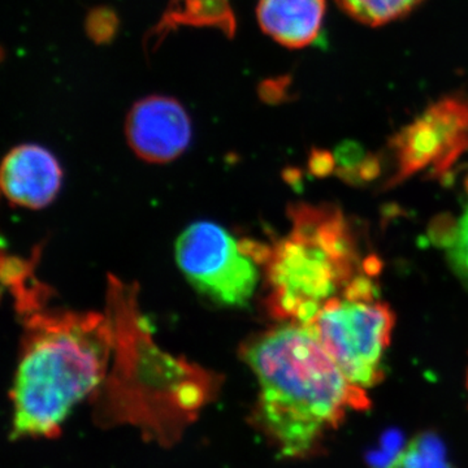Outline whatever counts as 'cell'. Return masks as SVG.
<instances>
[{
	"instance_id": "1",
	"label": "cell",
	"mask_w": 468,
	"mask_h": 468,
	"mask_svg": "<svg viewBox=\"0 0 468 468\" xmlns=\"http://www.w3.org/2000/svg\"><path fill=\"white\" fill-rule=\"evenodd\" d=\"M260 383L254 421L284 457L309 458L349 411L369 409L365 389L351 384L309 326L286 322L242 349Z\"/></svg>"
},
{
	"instance_id": "2",
	"label": "cell",
	"mask_w": 468,
	"mask_h": 468,
	"mask_svg": "<svg viewBox=\"0 0 468 468\" xmlns=\"http://www.w3.org/2000/svg\"><path fill=\"white\" fill-rule=\"evenodd\" d=\"M115 324L97 313L37 311L27 322L11 401L14 439H54L70 411L100 387Z\"/></svg>"
},
{
	"instance_id": "3",
	"label": "cell",
	"mask_w": 468,
	"mask_h": 468,
	"mask_svg": "<svg viewBox=\"0 0 468 468\" xmlns=\"http://www.w3.org/2000/svg\"><path fill=\"white\" fill-rule=\"evenodd\" d=\"M270 310L277 319L309 324L362 273L378 275L380 261L360 260L358 241L340 208L298 205L292 230L266 258Z\"/></svg>"
},
{
	"instance_id": "4",
	"label": "cell",
	"mask_w": 468,
	"mask_h": 468,
	"mask_svg": "<svg viewBox=\"0 0 468 468\" xmlns=\"http://www.w3.org/2000/svg\"><path fill=\"white\" fill-rule=\"evenodd\" d=\"M375 273L356 277L326 302L309 326L351 384L368 389L384 380V356L396 315L378 298Z\"/></svg>"
},
{
	"instance_id": "5",
	"label": "cell",
	"mask_w": 468,
	"mask_h": 468,
	"mask_svg": "<svg viewBox=\"0 0 468 468\" xmlns=\"http://www.w3.org/2000/svg\"><path fill=\"white\" fill-rule=\"evenodd\" d=\"M268 248L237 242L223 227L197 221L176 242L178 267L199 292L228 307H243L251 300L258 282V261H266Z\"/></svg>"
},
{
	"instance_id": "6",
	"label": "cell",
	"mask_w": 468,
	"mask_h": 468,
	"mask_svg": "<svg viewBox=\"0 0 468 468\" xmlns=\"http://www.w3.org/2000/svg\"><path fill=\"white\" fill-rule=\"evenodd\" d=\"M394 172L388 186L430 172L446 177L468 151V95L451 94L428 106L394 135Z\"/></svg>"
},
{
	"instance_id": "7",
	"label": "cell",
	"mask_w": 468,
	"mask_h": 468,
	"mask_svg": "<svg viewBox=\"0 0 468 468\" xmlns=\"http://www.w3.org/2000/svg\"><path fill=\"white\" fill-rule=\"evenodd\" d=\"M189 113L168 95L141 98L129 110L125 135L129 146L144 162L165 165L183 155L192 141Z\"/></svg>"
},
{
	"instance_id": "8",
	"label": "cell",
	"mask_w": 468,
	"mask_h": 468,
	"mask_svg": "<svg viewBox=\"0 0 468 468\" xmlns=\"http://www.w3.org/2000/svg\"><path fill=\"white\" fill-rule=\"evenodd\" d=\"M2 189L8 201L20 207L38 209L54 201L61 187L63 171L57 158L38 144H20L3 160Z\"/></svg>"
},
{
	"instance_id": "9",
	"label": "cell",
	"mask_w": 468,
	"mask_h": 468,
	"mask_svg": "<svg viewBox=\"0 0 468 468\" xmlns=\"http://www.w3.org/2000/svg\"><path fill=\"white\" fill-rule=\"evenodd\" d=\"M325 14V0H258L255 9L261 32L291 50L319 38Z\"/></svg>"
},
{
	"instance_id": "10",
	"label": "cell",
	"mask_w": 468,
	"mask_h": 468,
	"mask_svg": "<svg viewBox=\"0 0 468 468\" xmlns=\"http://www.w3.org/2000/svg\"><path fill=\"white\" fill-rule=\"evenodd\" d=\"M180 27L217 29L232 39L237 32L232 3L230 0H167L158 23L144 33V54L158 50L169 34Z\"/></svg>"
},
{
	"instance_id": "11",
	"label": "cell",
	"mask_w": 468,
	"mask_h": 468,
	"mask_svg": "<svg viewBox=\"0 0 468 468\" xmlns=\"http://www.w3.org/2000/svg\"><path fill=\"white\" fill-rule=\"evenodd\" d=\"M424 0H335L351 18L368 27H381L408 16Z\"/></svg>"
},
{
	"instance_id": "12",
	"label": "cell",
	"mask_w": 468,
	"mask_h": 468,
	"mask_svg": "<svg viewBox=\"0 0 468 468\" xmlns=\"http://www.w3.org/2000/svg\"><path fill=\"white\" fill-rule=\"evenodd\" d=\"M334 160V172L350 184L367 183L380 174L381 165L377 156L353 143L338 147Z\"/></svg>"
},
{
	"instance_id": "13",
	"label": "cell",
	"mask_w": 468,
	"mask_h": 468,
	"mask_svg": "<svg viewBox=\"0 0 468 468\" xmlns=\"http://www.w3.org/2000/svg\"><path fill=\"white\" fill-rule=\"evenodd\" d=\"M388 468H452L445 458L441 440L432 433L415 437Z\"/></svg>"
},
{
	"instance_id": "14",
	"label": "cell",
	"mask_w": 468,
	"mask_h": 468,
	"mask_svg": "<svg viewBox=\"0 0 468 468\" xmlns=\"http://www.w3.org/2000/svg\"><path fill=\"white\" fill-rule=\"evenodd\" d=\"M437 232L443 233L437 241L448 248L452 268L457 271L462 282L468 285V207L454 227L451 229H439Z\"/></svg>"
},
{
	"instance_id": "15",
	"label": "cell",
	"mask_w": 468,
	"mask_h": 468,
	"mask_svg": "<svg viewBox=\"0 0 468 468\" xmlns=\"http://www.w3.org/2000/svg\"><path fill=\"white\" fill-rule=\"evenodd\" d=\"M120 20L115 9L107 5L91 8L85 16L86 36L95 45H107L115 39L119 32Z\"/></svg>"
},
{
	"instance_id": "16",
	"label": "cell",
	"mask_w": 468,
	"mask_h": 468,
	"mask_svg": "<svg viewBox=\"0 0 468 468\" xmlns=\"http://www.w3.org/2000/svg\"><path fill=\"white\" fill-rule=\"evenodd\" d=\"M289 86L291 79L289 77H277V79H268L261 82L258 92L261 101L267 103L275 104L285 101L289 94Z\"/></svg>"
},
{
	"instance_id": "17",
	"label": "cell",
	"mask_w": 468,
	"mask_h": 468,
	"mask_svg": "<svg viewBox=\"0 0 468 468\" xmlns=\"http://www.w3.org/2000/svg\"><path fill=\"white\" fill-rule=\"evenodd\" d=\"M467 385H468V377H467Z\"/></svg>"
}]
</instances>
